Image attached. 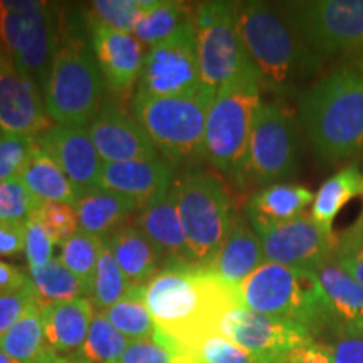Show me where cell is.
Returning a JSON list of instances; mask_svg holds the SVG:
<instances>
[{"mask_svg":"<svg viewBox=\"0 0 363 363\" xmlns=\"http://www.w3.org/2000/svg\"><path fill=\"white\" fill-rule=\"evenodd\" d=\"M264 262L259 235L246 220L235 219L211 269L227 284L239 288Z\"/></svg>","mask_w":363,"mask_h":363,"instance_id":"cb8c5ba5","label":"cell"},{"mask_svg":"<svg viewBox=\"0 0 363 363\" xmlns=\"http://www.w3.org/2000/svg\"><path fill=\"white\" fill-rule=\"evenodd\" d=\"M116 363H177V358L170 347L169 335L157 328L153 338L130 342Z\"/></svg>","mask_w":363,"mask_h":363,"instance_id":"b9f144b4","label":"cell"},{"mask_svg":"<svg viewBox=\"0 0 363 363\" xmlns=\"http://www.w3.org/2000/svg\"><path fill=\"white\" fill-rule=\"evenodd\" d=\"M48 128L43 91L0 44V130L38 138Z\"/></svg>","mask_w":363,"mask_h":363,"instance_id":"2e32d148","label":"cell"},{"mask_svg":"<svg viewBox=\"0 0 363 363\" xmlns=\"http://www.w3.org/2000/svg\"><path fill=\"white\" fill-rule=\"evenodd\" d=\"M353 65H355V69L360 72V74H363V57L357 59V61H353Z\"/></svg>","mask_w":363,"mask_h":363,"instance_id":"db71d44e","label":"cell"},{"mask_svg":"<svg viewBox=\"0 0 363 363\" xmlns=\"http://www.w3.org/2000/svg\"><path fill=\"white\" fill-rule=\"evenodd\" d=\"M88 133L104 163L158 158L155 145L145 133L142 125L115 103L103 104L91 121Z\"/></svg>","mask_w":363,"mask_h":363,"instance_id":"e0dca14e","label":"cell"},{"mask_svg":"<svg viewBox=\"0 0 363 363\" xmlns=\"http://www.w3.org/2000/svg\"><path fill=\"white\" fill-rule=\"evenodd\" d=\"M38 303V294H35L33 281L21 288L0 293V335L11 330Z\"/></svg>","mask_w":363,"mask_h":363,"instance_id":"ee69618b","label":"cell"},{"mask_svg":"<svg viewBox=\"0 0 363 363\" xmlns=\"http://www.w3.org/2000/svg\"><path fill=\"white\" fill-rule=\"evenodd\" d=\"M299 120L321 160L342 162L363 148V74L338 67L303 91Z\"/></svg>","mask_w":363,"mask_h":363,"instance_id":"3957f363","label":"cell"},{"mask_svg":"<svg viewBox=\"0 0 363 363\" xmlns=\"http://www.w3.org/2000/svg\"><path fill=\"white\" fill-rule=\"evenodd\" d=\"M175 357L177 363H264L219 331H208L185 345L175 340Z\"/></svg>","mask_w":363,"mask_h":363,"instance_id":"4dcf8cb0","label":"cell"},{"mask_svg":"<svg viewBox=\"0 0 363 363\" xmlns=\"http://www.w3.org/2000/svg\"><path fill=\"white\" fill-rule=\"evenodd\" d=\"M2 135H4V131H2V130H0V138H2Z\"/></svg>","mask_w":363,"mask_h":363,"instance_id":"11a10c76","label":"cell"},{"mask_svg":"<svg viewBox=\"0 0 363 363\" xmlns=\"http://www.w3.org/2000/svg\"><path fill=\"white\" fill-rule=\"evenodd\" d=\"M30 278L22 271L19 266L11 264V262L0 261V293L9 291V289L21 288L29 283Z\"/></svg>","mask_w":363,"mask_h":363,"instance_id":"681fc988","label":"cell"},{"mask_svg":"<svg viewBox=\"0 0 363 363\" xmlns=\"http://www.w3.org/2000/svg\"><path fill=\"white\" fill-rule=\"evenodd\" d=\"M305 39L321 57H363V0L284 4Z\"/></svg>","mask_w":363,"mask_h":363,"instance_id":"7c38bea8","label":"cell"},{"mask_svg":"<svg viewBox=\"0 0 363 363\" xmlns=\"http://www.w3.org/2000/svg\"><path fill=\"white\" fill-rule=\"evenodd\" d=\"M19 179L34 197L43 202H62L76 206L79 194L67 179L61 167L44 152L39 145L22 167Z\"/></svg>","mask_w":363,"mask_h":363,"instance_id":"83f0119b","label":"cell"},{"mask_svg":"<svg viewBox=\"0 0 363 363\" xmlns=\"http://www.w3.org/2000/svg\"><path fill=\"white\" fill-rule=\"evenodd\" d=\"M0 350L22 363H49L56 357L45 342L43 308L39 303L11 330L0 335Z\"/></svg>","mask_w":363,"mask_h":363,"instance_id":"f1b7e54d","label":"cell"},{"mask_svg":"<svg viewBox=\"0 0 363 363\" xmlns=\"http://www.w3.org/2000/svg\"><path fill=\"white\" fill-rule=\"evenodd\" d=\"M174 169L165 158L103 163L101 187L131 199L140 207L172 189Z\"/></svg>","mask_w":363,"mask_h":363,"instance_id":"ffe728a7","label":"cell"},{"mask_svg":"<svg viewBox=\"0 0 363 363\" xmlns=\"http://www.w3.org/2000/svg\"><path fill=\"white\" fill-rule=\"evenodd\" d=\"M128 345V340L108 321L106 315L96 311L78 355L88 363H116Z\"/></svg>","mask_w":363,"mask_h":363,"instance_id":"d590c367","label":"cell"},{"mask_svg":"<svg viewBox=\"0 0 363 363\" xmlns=\"http://www.w3.org/2000/svg\"><path fill=\"white\" fill-rule=\"evenodd\" d=\"M216 91L201 86L180 96H145L136 93L133 113L145 133L170 163H194L206 157L207 115Z\"/></svg>","mask_w":363,"mask_h":363,"instance_id":"52a82bcc","label":"cell"},{"mask_svg":"<svg viewBox=\"0 0 363 363\" xmlns=\"http://www.w3.org/2000/svg\"><path fill=\"white\" fill-rule=\"evenodd\" d=\"M286 363H335L325 345L311 343L291 353Z\"/></svg>","mask_w":363,"mask_h":363,"instance_id":"c3c4849f","label":"cell"},{"mask_svg":"<svg viewBox=\"0 0 363 363\" xmlns=\"http://www.w3.org/2000/svg\"><path fill=\"white\" fill-rule=\"evenodd\" d=\"M103 313L108 321L131 342L153 338L157 331L155 321L145 301V286L133 284V288L120 301Z\"/></svg>","mask_w":363,"mask_h":363,"instance_id":"d6a6232c","label":"cell"},{"mask_svg":"<svg viewBox=\"0 0 363 363\" xmlns=\"http://www.w3.org/2000/svg\"><path fill=\"white\" fill-rule=\"evenodd\" d=\"M197 33L194 17L184 22L169 39L150 48L140 74L138 94L180 96L201 88Z\"/></svg>","mask_w":363,"mask_h":363,"instance_id":"5bb4252c","label":"cell"},{"mask_svg":"<svg viewBox=\"0 0 363 363\" xmlns=\"http://www.w3.org/2000/svg\"><path fill=\"white\" fill-rule=\"evenodd\" d=\"M239 33L261 86L278 94L299 88L323 65L284 4H239Z\"/></svg>","mask_w":363,"mask_h":363,"instance_id":"7a4b0ae2","label":"cell"},{"mask_svg":"<svg viewBox=\"0 0 363 363\" xmlns=\"http://www.w3.org/2000/svg\"><path fill=\"white\" fill-rule=\"evenodd\" d=\"M40 203L43 201L26 189L19 175L0 182V220L26 222Z\"/></svg>","mask_w":363,"mask_h":363,"instance_id":"f35d334b","label":"cell"},{"mask_svg":"<svg viewBox=\"0 0 363 363\" xmlns=\"http://www.w3.org/2000/svg\"><path fill=\"white\" fill-rule=\"evenodd\" d=\"M315 201L310 189L298 184H274L262 187L247 201L249 224L257 234L284 224L305 214V208Z\"/></svg>","mask_w":363,"mask_h":363,"instance_id":"603a6c76","label":"cell"},{"mask_svg":"<svg viewBox=\"0 0 363 363\" xmlns=\"http://www.w3.org/2000/svg\"><path fill=\"white\" fill-rule=\"evenodd\" d=\"M299 133L291 111L276 101H261L254 115L246 179L257 185L283 184L296 174Z\"/></svg>","mask_w":363,"mask_h":363,"instance_id":"8fae6325","label":"cell"},{"mask_svg":"<svg viewBox=\"0 0 363 363\" xmlns=\"http://www.w3.org/2000/svg\"><path fill=\"white\" fill-rule=\"evenodd\" d=\"M189 12V7L184 2L152 0L150 7L138 17L131 34L143 45L147 44L152 48L169 39L184 22L192 19Z\"/></svg>","mask_w":363,"mask_h":363,"instance_id":"836d02e7","label":"cell"},{"mask_svg":"<svg viewBox=\"0 0 363 363\" xmlns=\"http://www.w3.org/2000/svg\"><path fill=\"white\" fill-rule=\"evenodd\" d=\"M261 81L254 66L216 93L206 125V158L216 169L246 182L249 138L254 115L261 104Z\"/></svg>","mask_w":363,"mask_h":363,"instance_id":"8992f818","label":"cell"},{"mask_svg":"<svg viewBox=\"0 0 363 363\" xmlns=\"http://www.w3.org/2000/svg\"><path fill=\"white\" fill-rule=\"evenodd\" d=\"M49 363H88V362H84L83 358L76 353V355H66V357L56 355Z\"/></svg>","mask_w":363,"mask_h":363,"instance_id":"816d5d0a","label":"cell"},{"mask_svg":"<svg viewBox=\"0 0 363 363\" xmlns=\"http://www.w3.org/2000/svg\"><path fill=\"white\" fill-rule=\"evenodd\" d=\"M257 235L261 238L266 262L311 271L331 259L338 246L333 229L321 225L306 214Z\"/></svg>","mask_w":363,"mask_h":363,"instance_id":"9a60e30c","label":"cell"},{"mask_svg":"<svg viewBox=\"0 0 363 363\" xmlns=\"http://www.w3.org/2000/svg\"><path fill=\"white\" fill-rule=\"evenodd\" d=\"M38 145L35 136L4 133L0 138V182H6L21 174Z\"/></svg>","mask_w":363,"mask_h":363,"instance_id":"60d3db41","label":"cell"},{"mask_svg":"<svg viewBox=\"0 0 363 363\" xmlns=\"http://www.w3.org/2000/svg\"><path fill=\"white\" fill-rule=\"evenodd\" d=\"M355 240H363V208L357 220L353 222V225L348 227L343 235L338 238V242H355Z\"/></svg>","mask_w":363,"mask_h":363,"instance_id":"f907efd6","label":"cell"},{"mask_svg":"<svg viewBox=\"0 0 363 363\" xmlns=\"http://www.w3.org/2000/svg\"><path fill=\"white\" fill-rule=\"evenodd\" d=\"M48 116L56 125L84 128L103 106V74L78 26H59V43L43 89Z\"/></svg>","mask_w":363,"mask_h":363,"instance_id":"277c9868","label":"cell"},{"mask_svg":"<svg viewBox=\"0 0 363 363\" xmlns=\"http://www.w3.org/2000/svg\"><path fill=\"white\" fill-rule=\"evenodd\" d=\"M24 224H26L24 254H26L27 266H29V269L45 266L48 262H51L54 259L52 252H54V247H56V244H54L51 234L48 233V229H45L35 212L24 222Z\"/></svg>","mask_w":363,"mask_h":363,"instance_id":"7bdbcfd3","label":"cell"},{"mask_svg":"<svg viewBox=\"0 0 363 363\" xmlns=\"http://www.w3.org/2000/svg\"><path fill=\"white\" fill-rule=\"evenodd\" d=\"M190 264L211 267L234 225L225 185L217 177L195 172L175 184Z\"/></svg>","mask_w":363,"mask_h":363,"instance_id":"ba28073f","label":"cell"},{"mask_svg":"<svg viewBox=\"0 0 363 363\" xmlns=\"http://www.w3.org/2000/svg\"><path fill=\"white\" fill-rule=\"evenodd\" d=\"M26 224L24 222L0 220V257H13L24 252Z\"/></svg>","mask_w":363,"mask_h":363,"instance_id":"7dc6e473","label":"cell"},{"mask_svg":"<svg viewBox=\"0 0 363 363\" xmlns=\"http://www.w3.org/2000/svg\"><path fill=\"white\" fill-rule=\"evenodd\" d=\"M104 239L93 235L84 230H78L71 239H67L61 246V257L67 269L76 274L83 283L88 286L89 296L93 288L94 272H96L99 254H101Z\"/></svg>","mask_w":363,"mask_h":363,"instance_id":"8d00e7d4","label":"cell"},{"mask_svg":"<svg viewBox=\"0 0 363 363\" xmlns=\"http://www.w3.org/2000/svg\"><path fill=\"white\" fill-rule=\"evenodd\" d=\"M88 29L91 48L108 88L116 94H128L142 74L143 44L131 33L96 22H88Z\"/></svg>","mask_w":363,"mask_h":363,"instance_id":"d6986e66","label":"cell"},{"mask_svg":"<svg viewBox=\"0 0 363 363\" xmlns=\"http://www.w3.org/2000/svg\"><path fill=\"white\" fill-rule=\"evenodd\" d=\"M363 197V170L348 165L330 177L315 194L311 203V217L321 225L333 229V220L348 202Z\"/></svg>","mask_w":363,"mask_h":363,"instance_id":"f546056e","label":"cell"},{"mask_svg":"<svg viewBox=\"0 0 363 363\" xmlns=\"http://www.w3.org/2000/svg\"><path fill=\"white\" fill-rule=\"evenodd\" d=\"M74 207L79 229L104 239L120 229L126 217L140 206L125 195L99 187L84 192Z\"/></svg>","mask_w":363,"mask_h":363,"instance_id":"4316f807","label":"cell"},{"mask_svg":"<svg viewBox=\"0 0 363 363\" xmlns=\"http://www.w3.org/2000/svg\"><path fill=\"white\" fill-rule=\"evenodd\" d=\"M59 9L39 0H0V44L44 89L59 43Z\"/></svg>","mask_w":363,"mask_h":363,"instance_id":"9c48e42d","label":"cell"},{"mask_svg":"<svg viewBox=\"0 0 363 363\" xmlns=\"http://www.w3.org/2000/svg\"><path fill=\"white\" fill-rule=\"evenodd\" d=\"M136 222H138L136 227L158 249L162 259L167 261V264H175V262L190 264L189 246L180 219L175 185H172L169 192L143 206Z\"/></svg>","mask_w":363,"mask_h":363,"instance_id":"44dd1931","label":"cell"},{"mask_svg":"<svg viewBox=\"0 0 363 363\" xmlns=\"http://www.w3.org/2000/svg\"><path fill=\"white\" fill-rule=\"evenodd\" d=\"M0 363H22L19 360H16V358L9 357L7 353H4L2 350H0Z\"/></svg>","mask_w":363,"mask_h":363,"instance_id":"f5cc1de1","label":"cell"},{"mask_svg":"<svg viewBox=\"0 0 363 363\" xmlns=\"http://www.w3.org/2000/svg\"><path fill=\"white\" fill-rule=\"evenodd\" d=\"M35 214L39 216L56 246H62L67 239L79 230V219L76 207L62 202H43Z\"/></svg>","mask_w":363,"mask_h":363,"instance_id":"ab89813d","label":"cell"},{"mask_svg":"<svg viewBox=\"0 0 363 363\" xmlns=\"http://www.w3.org/2000/svg\"><path fill=\"white\" fill-rule=\"evenodd\" d=\"M240 306L306 326L313 335L330 330L328 303L311 269L264 262L238 288Z\"/></svg>","mask_w":363,"mask_h":363,"instance_id":"5b68a950","label":"cell"},{"mask_svg":"<svg viewBox=\"0 0 363 363\" xmlns=\"http://www.w3.org/2000/svg\"><path fill=\"white\" fill-rule=\"evenodd\" d=\"M40 308H43L45 342L49 348L56 355L78 353L83 348L89 326L96 315V308L91 299L76 298Z\"/></svg>","mask_w":363,"mask_h":363,"instance_id":"7402d4cb","label":"cell"},{"mask_svg":"<svg viewBox=\"0 0 363 363\" xmlns=\"http://www.w3.org/2000/svg\"><path fill=\"white\" fill-rule=\"evenodd\" d=\"M29 278L33 281L40 306L89 296L88 286L72 274L61 259H52L45 266L33 267L29 269Z\"/></svg>","mask_w":363,"mask_h":363,"instance_id":"1f68e13d","label":"cell"},{"mask_svg":"<svg viewBox=\"0 0 363 363\" xmlns=\"http://www.w3.org/2000/svg\"><path fill=\"white\" fill-rule=\"evenodd\" d=\"M328 303L331 328H363V286L331 257L315 269Z\"/></svg>","mask_w":363,"mask_h":363,"instance_id":"d4e9b609","label":"cell"},{"mask_svg":"<svg viewBox=\"0 0 363 363\" xmlns=\"http://www.w3.org/2000/svg\"><path fill=\"white\" fill-rule=\"evenodd\" d=\"M203 88L219 91L252 66L239 33L238 2H202L194 16Z\"/></svg>","mask_w":363,"mask_h":363,"instance_id":"30bf717a","label":"cell"},{"mask_svg":"<svg viewBox=\"0 0 363 363\" xmlns=\"http://www.w3.org/2000/svg\"><path fill=\"white\" fill-rule=\"evenodd\" d=\"M106 239L113 256L131 284L147 286L163 261L158 249L136 225L123 224Z\"/></svg>","mask_w":363,"mask_h":363,"instance_id":"484cf974","label":"cell"},{"mask_svg":"<svg viewBox=\"0 0 363 363\" xmlns=\"http://www.w3.org/2000/svg\"><path fill=\"white\" fill-rule=\"evenodd\" d=\"M152 0H96L88 7V22L133 33L138 17L147 11Z\"/></svg>","mask_w":363,"mask_h":363,"instance_id":"74e56055","label":"cell"},{"mask_svg":"<svg viewBox=\"0 0 363 363\" xmlns=\"http://www.w3.org/2000/svg\"><path fill=\"white\" fill-rule=\"evenodd\" d=\"M131 288L133 284L126 279L123 271L120 269L106 239H104L96 272H94L93 288H91V303L98 311H106L108 308L120 301Z\"/></svg>","mask_w":363,"mask_h":363,"instance_id":"e575fe53","label":"cell"},{"mask_svg":"<svg viewBox=\"0 0 363 363\" xmlns=\"http://www.w3.org/2000/svg\"><path fill=\"white\" fill-rule=\"evenodd\" d=\"M217 331L264 363H286L299 348L315 343L306 326L234 306L220 316Z\"/></svg>","mask_w":363,"mask_h":363,"instance_id":"4fadbf2b","label":"cell"},{"mask_svg":"<svg viewBox=\"0 0 363 363\" xmlns=\"http://www.w3.org/2000/svg\"><path fill=\"white\" fill-rule=\"evenodd\" d=\"M333 259L345 272L363 286V240L338 242Z\"/></svg>","mask_w":363,"mask_h":363,"instance_id":"bcb514c9","label":"cell"},{"mask_svg":"<svg viewBox=\"0 0 363 363\" xmlns=\"http://www.w3.org/2000/svg\"><path fill=\"white\" fill-rule=\"evenodd\" d=\"M38 145L61 167L79 197L84 192L101 187L103 160L88 130L54 125L38 136Z\"/></svg>","mask_w":363,"mask_h":363,"instance_id":"ac0fdd59","label":"cell"},{"mask_svg":"<svg viewBox=\"0 0 363 363\" xmlns=\"http://www.w3.org/2000/svg\"><path fill=\"white\" fill-rule=\"evenodd\" d=\"M145 301L157 328L180 345L217 331L220 316L239 306L235 286L227 284L211 267L167 264L145 286Z\"/></svg>","mask_w":363,"mask_h":363,"instance_id":"6da1fadb","label":"cell"},{"mask_svg":"<svg viewBox=\"0 0 363 363\" xmlns=\"http://www.w3.org/2000/svg\"><path fill=\"white\" fill-rule=\"evenodd\" d=\"M325 347L335 363H363V328H331Z\"/></svg>","mask_w":363,"mask_h":363,"instance_id":"f6af8a7d","label":"cell"}]
</instances>
